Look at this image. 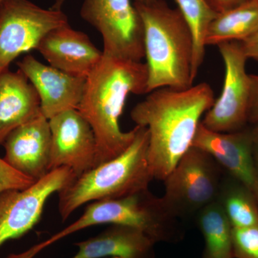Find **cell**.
<instances>
[{
	"label": "cell",
	"mask_w": 258,
	"mask_h": 258,
	"mask_svg": "<svg viewBox=\"0 0 258 258\" xmlns=\"http://www.w3.org/2000/svg\"><path fill=\"white\" fill-rule=\"evenodd\" d=\"M207 83L186 90H154L131 111V118L149 132L148 161L154 179H165L192 147L202 117L215 103Z\"/></svg>",
	"instance_id": "obj_1"
},
{
	"label": "cell",
	"mask_w": 258,
	"mask_h": 258,
	"mask_svg": "<svg viewBox=\"0 0 258 258\" xmlns=\"http://www.w3.org/2000/svg\"><path fill=\"white\" fill-rule=\"evenodd\" d=\"M147 64L104 52L86 78L82 99L76 110L94 132L96 166L118 157L133 142L137 125L128 132H123L119 120L129 95L147 93Z\"/></svg>",
	"instance_id": "obj_2"
},
{
	"label": "cell",
	"mask_w": 258,
	"mask_h": 258,
	"mask_svg": "<svg viewBox=\"0 0 258 258\" xmlns=\"http://www.w3.org/2000/svg\"><path fill=\"white\" fill-rule=\"evenodd\" d=\"M144 27L147 93L161 88L186 90L194 86L192 32L179 9L164 0L134 3Z\"/></svg>",
	"instance_id": "obj_3"
},
{
	"label": "cell",
	"mask_w": 258,
	"mask_h": 258,
	"mask_svg": "<svg viewBox=\"0 0 258 258\" xmlns=\"http://www.w3.org/2000/svg\"><path fill=\"white\" fill-rule=\"evenodd\" d=\"M137 132L126 150L111 160L83 173L58 192V210L66 221L78 208L90 202L124 198L149 189L154 179L148 161L149 132Z\"/></svg>",
	"instance_id": "obj_4"
},
{
	"label": "cell",
	"mask_w": 258,
	"mask_h": 258,
	"mask_svg": "<svg viewBox=\"0 0 258 258\" xmlns=\"http://www.w3.org/2000/svg\"><path fill=\"white\" fill-rule=\"evenodd\" d=\"M224 176L210 154L191 147L164 180L161 198L179 220L196 217L200 210L217 201Z\"/></svg>",
	"instance_id": "obj_5"
},
{
	"label": "cell",
	"mask_w": 258,
	"mask_h": 258,
	"mask_svg": "<svg viewBox=\"0 0 258 258\" xmlns=\"http://www.w3.org/2000/svg\"><path fill=\"white\" fill-rule=\"evenodd\" d=\"M68 25L62 10L44 9L30 0H4L0 5V74L22 54L37 50L48 32Z\"/></svg>",
	"instance_id": "obj_6"
},
{
	"label": "cell",
	"mask_w": 258,
	"mask_h": 258,
	"mask_svg": "<svg viewBox=\"0 0 258 258\" xmlns=\"http://www.w3.org/2000/svg\"><path fill=\"white\" fill-rule=\"evenodd\" d=\"M80 14L101 34L104 53L137 62L145 57L143 23L131 0H83Z\"/></svg>",
	"instance_id": "obj_7"
},
{
	"label": "cell",
	"mask_w": 258,
	"mask_h": 258,
	"mask_svg": "<svg viewBox=\"0 0 258 258\" xmlns=\"http://www.w3.org/2000/svg\"><path fill=\"white\" fill-rule=\"evenodd\" d=\"M217 46L225 64L223 87L220 97L205 113L201 123L212 132L227 133L248 125L251 79L246 71L248 59L240 41L222 42Z\"/></svg>",
	"instance_id": "obj_8"
},
{
	"label": "cell",
	"mask_w": 258,
	"mask_h": 258,
	"mask_svg": "<svg viewBox=\"0 0 258 258\" xmlns=\"http://www.w3.org/2000/svg\"><path fill=\"white\" fill-rule=\"evenodd\" d=\"M76 176L69 168H57L26 189L0 194V247L32 230L40 220L48 198Z\"/></svg>",
	"instance_id": "obj_9"
},
{
	"label": "cell",
	"mask_w": 258,
	"mask_h": 258,
	"mask_svg": "<svg viewBox=\"0 0 258 258\" xmlns=\"http://www.w3.org/2000/svg\"><path fill=\"white\" fill-rule=\"evenodd\" d=\"M51 132L50 171L68 167L76 176L96 166L97 144L89 123L77 110L49 119Z\"/></svg>",
	"instance_id": "obj_10"
},
{
	"label": "cell",
	"mask_w": 258,
	"mask_h": 258,
	"mask_svg": "<svg viewBox=\"0 0 258 258\" xmlns=\"http://www.w3.org/2000/svg\"><path fill=\"white\" fill-rule=\"evenodd\" d=\"M192 147L210 154L224 172L245 186L258 203V172L252 154V127L221 133L209 130L201 123Z\"/></svg>",
	"instance_id": "obj_11"
},
{
	"label": "cell",
	"mask_w": 258,
	"mask_h": 258,
	"mask_svg": "<svg viewBox=\"0 0 258 258\" xmlns=\"http://www.w3.org/2000/svg\"><path fill=\"white\" fill-rule=\"evenodd\" d=\"M17 64L36 90L42 113L47 119L62 112L77 109L86 79L42 63L32 55L25 56Z\"/></svg>",
	"instance_id": "obj_12"
},
{
	"label": "cell",
	"mask_w": 258,
	"mask_h": 258,
	"mask_svg": "<svg viewBox=\"0 0 258 258\" xmlns=\"http://www.w3.org/2000/svg\"><path fill=\"white\" fill-rule=\"evenodd\" d=\"M3 145L4 160L20 174L37 181L50 172V128L42 113L15 128Z\"/></svg>",
	"instance_id": "obj_13"
},
{
	"label": "cell",
	"mask_w": 258,
	"mask_h": 258,
	"mask_svg": "<svg viewBox=\"0 0 258 258\" xmlns=\"http://www.w3.org/2000/svg\"><path fill=\"white\" fill-rule=\"evenodd\" d=\"M50 66L71 76L86 79L103 57L87 34L70 25L47 34L37 50Z\"/></svg>",
	"instance_id": "obj_14"
},
{
	"label": "cell",
	"mask_w": 258,
	"mask_h": 258,
	"mask_svg": "<svg viewBox=\"0 0 258 258\" xmlns=\"http://www.w3.org/2000/svg\"><path fill=\"white\" fill-rule=\"evenodd\" d=\"M41 113L36 90L21 71L0 74V145L15 128Z\"/></svg>",
	"instance_id": "obj_15"
},
{
	"label": "cell",
	"mask_w": 258,
	"mask_h": 258,
	"mask_svg": "<svg viewBox=\"0 0 258 258\" xmlns=\"http://www.w3.org/2000/svg\"><path fill=\"white\" fill-rule=\"evenodd\" d=\"M155 244L139 229L111 225L99 235L75 244L79 251L72 258H154Z\"/></svg>",
	"instance_id": "obj_16"
},
{
	"label": "cell",
	"mask_w": 258,
	"mask_h": 258,
	"mask_svg": "<svg viewBox=\"0 0 258 258\" xmlns=\"http://www.w3.org/2000/svg\"><path fill=\"white\" fill-rule=\"evenodd\" d=\"M258 31V2L249 0L243 4L217 13L207 30L205 45L243 41Z\"/></svg>",
	"instance_id": "obj_17"
},
{
	"label": "cell",
	"mask_w": 258,
	"mask_h": 258,
	"mask_svg": "<svg viewBox=\"0 0 258 258\" xmlns=\"http://www.w3.org/2000/svg\"><path fill=\"white\" fill-rule=\"evenodd\" d=\"M195 218L205 240L203 258H234L232 227L217 200Z\"/></svg>",
	"instance_id": "obj_18"
},
{
	"label": "cell",
	"mask_w": 258,
	"mask_h": 258,
	"mask_svg": "<svg viewBox=\"0 0 258 258\" xmlns=\"http://www.w3.org/2000/svg\"><path fill=\"white\" fill-rule=\"evenodd\" d=\"M217 200L232 228L258 225L257 200L245 186L225 173Z\"/></svg>",
	"instance_id": "obj_19"
},
{
	"label": "cell",
	"mask_w": 258,
	"mask_h": 258,
	"mask_svg": "<svg viewBox=\"0 0 258 258\" xmlns=\"http://www.w3.org/2000/svg\"><path fill=\"white\" fill-rule=\"evenodd\" d=\"M192 32L194 57L192 78L196 79L203 63L205 54V37L210 23L217 16L207 0H174Z\"/></svg>",
	"instance_id": "obj_20"
},
{
	"label": "cell",
	"mask_w": 258,
	"mask_h": 258,
	"mask_svg": "<svg viewBox=\"0 0 258 258\" xmlns=\"http://www.w3.org/2000/svg\"><path fill=\"white\" fill-rule=\"evenodd\" d=\"M234 258H258V225L232 228Z\"/></svg>",
	"instance_id": "obj_21"
},
{
	"label": "cell",
	"mask_w": 258,
	"mask_h": 258,
	"mask_svg": "<svg viewBox=\"0 0 258 258\" xmlns=\"http://www.w3.org/2000/svg\"><path fill=\"white\" fill-rule=\"evenodd\" d=\"M34 182L35 181L20 174L0 158V194L8 190L26 189Z\"/></svg>",
	"instance_id": "obj_22"
},
{
	"label": "cell",
	"mask_w": 258,
	"mask_h": 258,
	"mask_svg": "<svg viewBox=\"0 0 258 258\" xmlns=\"http://www.w3.org/2000/svg\"><path fill=\"white\" fill-rule=\"evenodd\" d=\"M251 91L247 111L248 124L258 123V76L250 75Z\"/></svg>",
	"instance_id": "obj_23"
},
{
	"label": "cell",
	"mask_w": 258,
	"mask_h": 258,
	"mask_svg": "<svg viewBox=\"0 0 258 258\" xmlns=\"http://www.w3.org/2000/svg\"><path fill=\"white\" fill-rule=\"evenodd\" d=\"M240 42L247 58L258 61V31L249 38Z\"/></svg>",
	"instance_id": "obj_24"
},
{
	"label": "cell",
	"mask_w": 258,
	"mask_h": 258,
	"mask_svg": "<svg viewBox=\"0 0 258 258\" xmlns=\"http://www.w3.org/2000/svg\"><path fill=\"white\" fill-rule=\"evenodd\" d=\"M212 9L217 13H222L243 4L249 0H207Z\"/></svg>",
	"instance_id": "obj_25"
},
{
	"label": "cell",
	"mask_w": 258,
	"mask_h": 258,
	"mask_svg": "<svg viewBox=\"0 0 258 258\" xmlns=\"http://www.w3.org/2000/svg\"><path fill=\"white\" fill-rule=\"evenodd\" d=\"M252 154H253L254 164L258 172V123L253 125L252 127Z\"/></svg>",
	"instance_id": "obj_26"
},
{
	"label": "cell",
	"mask_w": 258,
	"mask_h": 258,
	"mask_svg": "<svg viewBox=\"0 0 258 258\" xmlns=\"http://www.w3.org/2000/svg\"><path fill=\"white\" fill-rule=\"evenodd\" d=\"M66 0H55L53 5L51 7V9L56 10H62V6L64 3H66Z\"/></svg>",
	"instance_id": "obj_27"
},
{
	"label": "cell",
	"mask_w": 258,
	"mask_h": 258,
	"mask_svg": "<svg viewBox=\"0 0 258 258\" xmlns=\"http://www.w3.org/2000/svg\"><path fill=\"white\" fill-rule=\"evenodd\" d=\"M134 3H137V4L149 5L155 3L158 0H134Z\"/></svg>",
	"instance_id": "obj_28"
},
{
	"label": "cell",
	"mask_w": 258,
	"mask_h": 258,
	"mask_svg": "<svg viewBox=\"0 0 258 258\" xmlns=\"http://www.w3.org/2000/svg\"><path fill=\"white\" fill-rule=\"evenodd\" d=\"M3 1H4V0H0V5H1V3H3Z\"/></svg>",
	"instance_id": "obj_29"
},
{
	"label": "cell",
	"mask_w": 258,
	"mask_h": 258,
	"mask_svg": "<svg viewBox=\"0 0 258 258\" xmlns=\"http://www.w3.org/2000/svg\"><path fill=\"white\" fill-rule=\"evenodd\" d=\"M112 258H123V257H112Z\"/></svg>",
	"instance_id": "obj_30"
},
{
	"label": "cell",
	"mask_w": 258,
	"mask_h": 258,
	"mask_svg": "<svg viewBox=\"0 0 258 258\" xmlns=\"http://www.w3.org/2000/svg\"><path fill=\"white\" fill-rule=\"evenodd\" d=\"M257 2H258V0H257Z\"/></svg>",
	"instance_id": "obj_31"
}]
</instances>
